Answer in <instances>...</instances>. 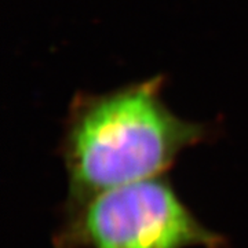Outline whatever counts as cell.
Returning a JSON list of instances; mask_svg holds the SVG:
<instances>
[{
	"label": "cell",
	"instance_id": "obj_1",
	"mask_svg": "<svg viewBox=\"0 0 248 248\" xmlns=\"http://www.w3.org/2000/svg\"><path fill=\"white\" fill-rule=\"evenodd\" d=\"M163 87L157 75L104 94H75L58 148L68 179L63 214L115 187L164 175L182 152L213 137L211 125L175 115Z\"/></svg>",
	"mask_w": 248,
	"mask_h": 248
},
{
	"label": "cell",
	"instance_id": "obj_2",
	"mask_svg": "<svg viewBox=\"0 0 248 248\" xmlns=\"http://www.w3.org/2000/svg\"><path fill=\"white\" fill-rule=\"evenodd\" d=\"M166 175L119 186L62 215L53 248H228Z\"/></svg>",
	"mask_w": 248,
	"mask_h": 248
}]
</instances>
